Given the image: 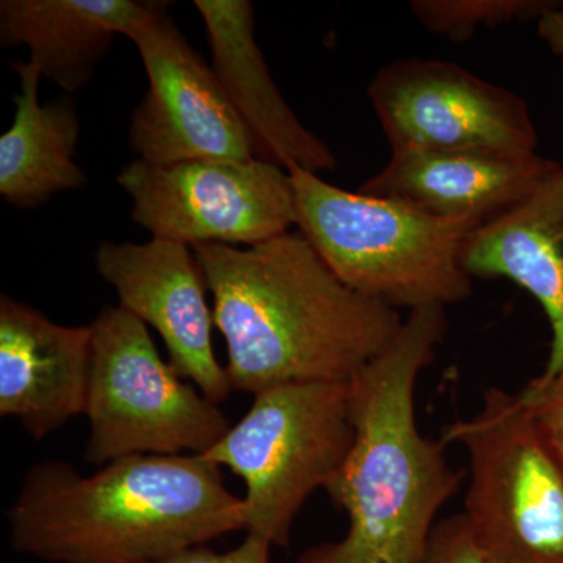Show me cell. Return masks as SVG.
Listing matches in <instances>:
<instances>
[{"label":"cell","instance_id":"obj_14","mask_svg":"<svg viewBox=\"0 0 563 563\" xmlns=\"http://www.w3.org/2000/svg\"><path fill=\"white\" fill-rule=\"evenodd\" d=\"M206 24L211 68L250 135L255 158L320 174L336 168L328 144L302 124L274 84L254 38L247 0H196Z\"/></svg>","mask_w":563,"mask_h":563},{"label":"cell","instance_id":"obj_22","mask_svg":"<svg viewBox=\"0 0 563 563\" xmlns=\"http://www.w3.org/2000/svg\"><path fill=\"white\" fill-rule=\"evenodd\" d=\"M537 33L553 54L563 58V2H555L553 9L537 21Z\"/></svg>","mask_w":563,"mask_h":563},{"label":"cell","instance_id":"obj_9","mask_svg":"<svg viewBox=\"0 0 563 563\" xmlns=\"http://www.w3.org/2000/svg\"><path fill=\"white\" fill-rule=\"evenodd\" d=\"M368 98L391 150L537 154L525 99L455 63H388L369 81Z\"/></svg>","mask_w":563,"mask_h":563},{"label":"cell","instance_id":"obj_6","mask_svg":"<svg viewBox=\"0 0 563 563\" xmlns=\"http://www.w3.org/2000/svg\"><path fill=\"white\" fill-rule=\"evenodd\" d=\"M442 440L468 457L465 517L490 563H563V468L520 393L490 387Z\"/></svg>","mask_w":563,"mask_h":563},{"label":"cell","instance_id":"obj_16","mask_svg":"<svg viewBox=\"0 0 563 563\" xmlns=\"http://www.w3.org/2000/svg\"><path fill=\"white\" fill-rule=\"evenodd\" d=\"M147 7L136 0H2L0 43L27 47L41 76L74 92L90 84L114 36H128Z\"/></svg>","mask_w":563,"mask_h":563},{"label":"cell","instance_id":"obj_15","mask_svg":"<svg viewBox=\"0 0 563 563\" xmlns=\"http://www.w3.org/2000/svg\"><path fill=\"white\" fill-rule=\"evenodd\" d=\"M470 277L512 280L542 307L551 344L543 376L563 372V166L536 191L470 235Z\"/></svg>","mask_w":563,"mask_h":563},{"label":"cell","instance_id":"obj_3","mask_svg":"<svg viewBox=\"0 0 563 563\" xmlns=\"http://www.w3.org/2000/svg\"><path fill=\"white\" fill-rule=\"evenodd\" d=\"M203 455H131L81 476L35 463L7 514L14 551L46 563H152L244 529L243 499Z\"/></svg>","mask_w":563,"mask_h":563},{"label":"cell","instance_id":"obj_17","mask_svg":"<svg viewBox=\"0 0 563 563\" xmlns=\"http://www.w3.org/2000/svg\"><path fill=\"white\" fill-rule=\"evenodd\" d=\"M21 90L13 124L0 136V195L18 209H38L58 192L87 184L74 162L80 121L74 102L40 103L41 73L31 62H13Z\"/></svg>","mask_w":563,"mask_h":563},{"label":"cell","instance_id":"obj_5","mask_svg":"<svg viewBox=\"0 0 563 563\" xmlns=\"http://www.w3.org/2000/svg\"><path fill=\"white\" fill-rule=\"evenodd\" d=\"M354 440L350 380L282 384L254 395L203 457L246 485L244 531L287 548L303 504L332 484Z\"/></svg>","mask_w":563,"mask_h":563},{"label":"cell","instance_id":"obj_19","mask_svg":"<svg viewBox=\"0 0 563 563\" xmlns=\"http://www.w3.org/2000/svg\"><path fill=\"white\" fill-rule=\"evenodd\" d=\"M520 395L563 468V372L533 377Z\"/></svg>","mask_w":563,"mask_h":563},{"label":"cell","instance_id":"obj_2","mask_svg":"<svg viewBox=\"0 0 563 563\" xmlns=\"http://www.w3.org/2000/svg\"><path fill=\"white\" fill-rule=\"evenodd\" d=\"M444 307H422L350 380L355 440L325 488L347 515L346 536L290 563H422L437 515L465 484L442 439L422 435L415 390L446 335Z\"/></svg>","mask_w":563,"mask_h":563},{"label":"cell","instance_id":"obj_13","mask_svg":"<svg viewBox=\"0 0 563 563\" xmlns=\"http://www.w3.org/2000/svg\"><path fill=\"white\" fill-rule=\"evenodd\" d=\"M561 168L539 154L404 147L391 150L387 165L358 191L410 203L443 220L484 225L515 209Z\"/></svg>","mask_w":563,"mask_h":563},{"label":"cell","instance_id":"obj_11","mask_svg":"<svg viewBox=\"0 0 563 563\" xmlns=\"http://www.w3.org/2000/svg\"><path fill=\"white\" fill-rule=\"evenodd\" d=\"M95 261L102 279L117 291L120 307L162 336L177 374L211 401H225L232 385L214 355L213 310L187 244L155 236L141 244L103 242Z\"/></svg>","mask_w":563,"mask_h":563},{"label":"cell","instance_id":"obj_21","mask_svg":"<svg viewBox=\"0 0 563 563\" xmlns=\"http://www.w3.org/2000/svg\"><path fill=\"white\" fill-rule=\"evenodd\" d=\"M272 548L273 544L261 537L246 533L239 547L224 553L201 544L152 563H272Z\"/></svg>","mask_w":563,"mask_h":563},{"label":"cell","instance_id":"obj_12","mask_svg":"<svg viewBox=\"0 0 563 563\" xmlns=\"http://www.w3.org/2000/svg\"><path fill=\"white\" fill-rule=\"evenodd\" d=\"M91 325H63L0 296V415L33 440L87 413Z\"/></svg>","mask_w":563,"mask_h":563},{"label":"cell","instance_id":"obj_18","mask_svg":"<svg viewBox=\"0 0 563 563\" xmlns=\"http://www.w3.org/2000/svg\"><path fill=\"white\" fill-rule=\"evenodd\" d=\"M554 5V0H413L410 11L433 35L466 43L481 27L537 22Z\"/></svg>","mask_w":563,"mask_h":563},{"label":"cell","instance_id":"obj_4","mask_svg":"<svg viewBox=\"0 0 563 563\" xmlns=\"http://www.w3.org/2000/svg\"><path fill=\"white\" fill-rule=\"evenodd\" d=\"M287 172L296 228L352 290L409 312L446 309L472 296L462 255L481 225L443 220L396 199L344 191L299 166Z\"/></svg>","mask_w":563,"mask_h":563},{"label":"cell","instance_id":"obj_7","mask_svg":"<svg viewBox=\"0 0 563 563\" xmlns=\"http://www.w3.org/2000/svg\"><path fill=\"white\" fill-rule=\"evenodd\" d=\"M85 461L131 455H203L231 429L217 402L162 358L147 325L107 306L91 322Z\"/></svg>","mask_w":563,"mask_h":563},{"label":"cell","instance_id":"obj_8","mask_svg":"<svg viewBox=\"0 0 563 563\" xmlns=\"http://www.w3.org/2000/svg\"><path fill=\"white\" fill-rule=\"evenodd\" d=\"M132 220L155 239L246 247L296 225L290 173L274 163L192 161L129 163L117 177Z\"/></svg>","mask_w":563,"mask_h":563},{"label":"cell","instance_id":"obj_20","mask_svg":"<svg viewBox=\"0 0 563 563\" xmlns=\"http://www.w3.org/2000/svg\"><path fill=\"white\" fill-rule=\"evenodd\" d=\"M422 563H490L474 542L463 514L444 518L433 528Z\"/></svg>","mask_w":563,"mask_h":563},{"label":"cell","instance_id":"obj_10","mask_svg":"<svg viewBox=\"0 0 563 563\" xmlns=\"http://www.w3.org/2000/svg\"><path fill=\"white\" fill-rule=\"evenodd\" d=\"M128 38L135 43L150 80L129 132L139 161L166 166L255 158L231 99L213 68L174 24L168 3L150 2Z\"/></svg>","mask_w":563,"mask_h":563},{"label":"cell","instance_id":"obj_1","mask_svg":"<svg viewBox=\"0 0 563 563\" xmlns=\"http://www.w3.org/2000/svg\"><path fill=\"white\" fill-rule=\"evenodd\" d=\"M232 390L347 383L395 339L399 310L344 285L301 232L250 247L196 244Z\"/></svg>","mask_w":563,"mask_h":563}]
</instances>
